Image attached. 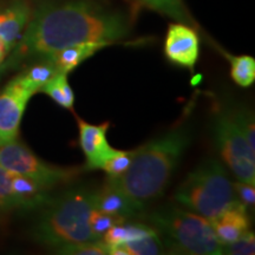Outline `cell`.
Listing matches in <instances>:
<instances>
[{"label": "cell", "instance_id": "cell-1", "mask_svg": "<svg viewBox=\"0 0 255 255\" xmlns=\"http://www.w3.org/2000/svg\"><path fill=\"white\" fill-rule=\"evenodd\" d=\"M129 33L130 21L126 15L89 0H44L32 12L2 70L85 41L115 44Z\"/></svg>", "mask_w": 255, "mask_h": 255}, {"label": "cell", "instance_id": "cell-2", "mask_svg": "<svg viewBox=\"0 0 255 255\" xmlns=\"http://www.w3.org/2000/svg\"><path fill=\"white\" fill-rule=\"evenodd\" d=\"M191 141L193 128L183 122L135 149L126 173L116 178L109 177L108 182L145 209L146 205L163 195Z\"/></svg>", "mask_w": 255, "mask_h": 255}, {"label": "cell", "instance_id": "cell-3", "mask_svg": "<svg viewBox=\"0 0 255 255\" xmlns=\"http://www.w3.org/2000/svg\"><path fill=\"white\" fill-rule=\"evenodd\" d=\"M32 228V239L55 251L65 245L98 240L89 225L94 209V191L73 188L51 197Z\"/></svg>", "mask_w": 255, "mask_h": 255}, {"label": "cell", "instance_id": "cell-4", "mask_svg": "<svg viewBox=\"0 0 255 255\" xmlns=\"http://www.w3.org/2000/svg\"><path fill=\"white\" fill-rule=\"evenodd\" d=\"M164 248L171 253L221 255L222 245L208 219L177 206H164L148 216Z\"/></svg>", "mask_w": 255, "mask_h": 255}, {"label": "cell", "instance_id": "cell-5", "mask_svg": "<svg viewBox=\"0 0 255 255\" xmlns=\"http://www.w3.org/2000/svg\"><path fill=\"white\" fill-rule=\"evenodd\" d=\"M180 206L212 220L238 201L227 170L216 159H207L188 174L175 191Z\"/></svg>", "mask_w": 255, "mask_h": 255}, {"label": "cell", "instance_id": "cell-6", "mask_svg": "<svg viewBox=\"0 0 255 255\" xmlns=\"http://www.w3.org/2000/svg\"><path fill=\"white\" fill-rule=\"evenodd\" d=\"M213 137L222 159L238 180L255 184V150L233 122L226 108L215 115Z\"/></svg>", "mask_w": 255, "mask_h": 255}, {"label": "cell", "instance_id": "cell-7", "mask_svg": "<svg viewBox=\"0 0 255 255\" xmlns=\"http://www.w3.org/2000/svg\"><path fill=\"white\" fill-rule=\"evenodd\" d=\"M0 165L12 174L23 175L52 188L71 181L82 169L78 167L62 168L46 163L17 139L0 141Z\"/></svg>", "mask_w": 255, "mask_h": 255}, {"label": "cell", "instance_id": "cell-8", "mask_svg": "<svg viewBox=\"0 0 255 255\" xmlns=\"http://www.w3.org/2000/svg\"><path fill=\"white\" fill-rule=\"evenodd\" d=\"M33 95L15 77L0 92V141L18 138L21 119Z\"/></svg>", "mask_w": 255, "mask_h": 255}, {"label": "cell", "instance_id": "cell-9", "mask_svg": "<svg viewBox=\"0 0 255 255\" xmlns=\"http://www.w3.org/2000/svg\"><path fill=\"white\" fill-rule=\"evenodd\" d=\"M199 55L200 39L195 30L182 23L169 25L164 41V56L169 62L193 72Z\"/></svg>", "mask_w": 255, "mask_h": 255}, {"label": "cell", "instance_id": "cell-10", "mask_svg": "<svg viewBox=\"0 0 255 255\" xmlns=\"http://www.w3.org/2000/svg\"><path fill=\"white\" fill-rule=\"evenodd\" d=\"M79 129V143L87 158L88 169H102L104 162L116 154L117 149H114L107 139V132L110 123L90 124L77 117Z\"/></svg>", "mask_w": 255, "mask_h": 255}, {"label": "cell", "instance_id": "cell-11", "mask_svg": "<svg viewBox=\"0 0 255 255\" xmlns=\"http://www.w3.org/2000/svg\"><path fill=\"white\" fill-rule=\"evenodd\" d=\"M32 14L27 0L0 1V38L4 40L8 53L17 45Z\"/></svg>", "mask_w": 255, "mask_h": 255}, {"label": "cell", "instance_id": "cell-12", "mask_svg": "<svg viewBox=\"0 0 255 255\" xmlns=\"http://www.w3.org/2000/svg\"><path fill=\"white\" fill-rule=\"evenodd\" d=\"M209 221L222 246L237 241L242 235L250 232L251 222L248 209L240 201H235L228 208Z\"/></svg>", "mask_w": 255, "mask_h": 255}, {"label": "cell", "instance_id": "cell-13", "mask_svg": "<svg viewBox=\"0 0 255 255\" xmlns=\"http://www.w3.org/2000/svg\"><path fill=\"white\" fill-rule=\"evenodd\" d=\"M94 208L123 220L137 218L144 212L143 207L108 181L101 189L94 191Z\"/></svg>", "mask_w": 255, "mask_h": 255}, {"label": "cell", "instance_id": "cell-14", "mask_svg": "<svg viewBox=\"0 0 255 255\" xmlns=\"http://www.w3.org/2000/svg\"><path fill=\"white\" fill-rule=\"evenodd\" d=\"M111 41H85V43L75 44L62 50L50 53L41 58L49 59L57 70V73H66L69 75L76 68H78L83 62H85L96 52L104 47L113 45Z\"/></svg>", "mask_w": 255, "mask_h": 255}, {"label": "cell", "instance_id": "cell-15", "mask_svg": "<svg viewBox=\"0 0 255 255\" xmlns=\"http://www.w3.org/2000/svg\"><path fill=\"white\" fill-rule=\"evenodd\" d=\"M12 189L18 209H36L45 206L51 196L49 187L23 175L12 174Z\"/></svg>", "mask_w": 255, "mask_h": 255}, {"label": "cell", "instance_id": "cell-16", "mask_svg": "<svg viewBox=\"0 0 255 255\" xmlns=\"http://www.w3.org/2000/svg\"><path fill=\"white\" fill-rule=\"evenodd\" d=\"M164 246L157 232L124 242V244L109 246L110 255H157L164 253Z\"/></svg>", "mask_w": 255, "mask_h": 255}, {"label": "cell", "instance_id": "cell-17", "mask_svg": "<svg viewBox=\"0 0 255 255\" xmlns=\"http://www.w3.org/2000/svg\"><path fill=\"white\" fill-rule=\"evenodd\" d=\"M39 59V62L32 64L26 70L15 76L18 82L21 83L25 88L31 90L33 94L39 92L41 87L57 73L56 68L49 59Z\"/></svg>", "mask_w": 255, "mask_h": 255}, {"label": "cell", "instance_id": "cell-18", "mask_svg": "<svg viewBox=\"0 0 255 255\" xmlns=\"http://www.w3.org/2000/svg\"><path fill=\"white\" fill-rule=\"evenodd\" d=\"M154 232V227L144 225V223L122 221L113 226L109 231L105 233L102 240L108 246H115V245L124 244V242L135 240V239L143 238Z\"/></svg>", "mask_w": 255, "mask_h": 255}, {"label": "cell", "instance_id": "cell-19", "mask_svg": "<svg viewBox=\"0 0 255 255\" xmlns=\"http://www.w3.org/2000/svg\"><path fill=\"white\" fill-rule=\"evenodd\" d=\"M39 92L49 96L64 109L72 110L75 104V94L70 87L66 73H56L41 87Z\"/></svg>", "mask_w": 255, "mask_h": 255}, {"label": "cell", "instance_id": "cell-20", "mask_svg": "<svg viewBox=\"0 0 255 255\" xmlns=\"http://www.w3.org/2000/svg\"><path fill=\"white\" fill-rule=\"evenodd\" d=\"M137 4L144 5L146 7L157 11L159 13L173 18L178 23L187 25H195L193 18L184 6L183 0H133Z\"/></svg>", "mask_w": 255, "mask_h": 255}, {"label": "cell", "instance_id": "cell-21", "mask_svg": "<svg viewBox=\"0 0 255 255\" xmlns=\"http://www.w3.org/2000/svg\"><path fill=\"white\" fill-rule=\"evenodd\" d=\"M223 55L231 63V77L239 87L250 88L255 81V59L253 57L232 56L223 51Z\"/></svg>", "mask_w": 255, "mask_h": 255}, {"label": "cell", "instance_id": "cell-22", "mask_svg": "<svg viewBox=\"0 0 255 255\" xmlns=\"http://www.w3.org/2000/svg\"><path fill=\"white\" fill-rule=\"evenodd\" d=\"M229 116L238 129L242 132L250 145L255 150V123L254 115L251 109L242 107V105H231L226 108Z\"/></svg>", "mask_w": 255, "mask_h": 255}, {"label": "cell", "instance_id": "cell-23", "mask_svg": "<svg viewBox=\"0 0 255 255\" xmlns=\"http://www.w3.org/2000/svg\"><path fill=\"white\" fill-rule=\"evenodd\" d=\"M56 254L63 255H108L109 246L103 240L85 241L79 244L65 245L53 251Z\"/></svg>", "mask_w": 255, "mask_h": 255}, {"label": "cell", "instance_id": "cell-24", "mask_svg": "<svg viewBox=\"0 0 255 255\" xmlns=\"http://www.w3.org/2000/svg\"><path fill=\"white\" fill-rule=\"evenodd\" d=\"M133 155H135V149L127 151L119 150L104 162L102 170H104L111 178L122 176L131 164Z\"/></svg>", "mask_w": 255, "mask_h": 255}, {"label": "cell", "instance_id": "cell-25", "mask_svg": "<svg viewBox=\"0 0 255 255\" xmlns=\"http://www.w3.org/2000/svg\"><path fill=\"white\" fill-rule=\"evenodd\" d=\"M122 221H127V220L109 215L107 213H103L95 208L91 210L90 216H89V225H90L92 233H94V235L98 240H102L105 233L109 231L113 226Z\"/></svg>", "mask_w": 255, "mask_h": 255}, {"label": "cell", "instance_id": "cell-26", "mask_svg": "<svg viewBox=\"0 0 255 255\" xmlns=\"http://www.w3.org/2000/svg\"><path fill=\"white\" fill-rule=\"evenodd\" d=\"M0 209H18V203L12 189V173L0 165Z\"/></svg>", "mask_w": 255, "mask_h": 255}, {"label": "cell", "instance_id": "cell-27", "mask_svg": "<svg viewBox=\"0 0 255 255\" xmlns=\"http://www.w3.org/2000/svg\"><path fill=\"white\" fill-rule=\"evenodd\" d=\"M255 235L251 231L232 244L223 245L222 254L250 255L255 253Z\"/></svg>", "mask_w": 255, "mask_h": 255}, {"label": "cell", "instance_id": "cell-28", "mask_svg": "<svg viewBox=\"0 0 255 255\" xmlns=\"http://www.w3.org/2000/svg\"><path fill=\"white\" fill-rule=\"evenodd\" d=\"M235 195L238 201L244 205L248 209L250 207H253L255 203V184H251L247 182L238 181L237 183H233Z\"/></svg>", "mask_w": 255, "mask_h": 255}, {"label": "cell", "instance_id": "cell-29", "mask_svg": "<svg viewBox=\"0 0 255 255\" xmlns=\"http://www.w3.org/2000/svg\"><path fill=\"white\" fill-rule=\"evenodd\" d=\"M1 64H2V60H1V59H0V65H1Z\"/></svg>", "mask_w": 255, "mask_h": 255}, {"label": "cell", "instance_id": "cell-30", "mask_svg": "<svg viewBox=\"0 0 255 255\" xmlns=\"http://www.w3.org/2000/svg\"><path fill=\"white\" fill-rule=\"evenodd\" d=\"M0 1H1V0H0Z\"/></svg>", "mask_w": 255, "mask_h": 255}]
</instances>
